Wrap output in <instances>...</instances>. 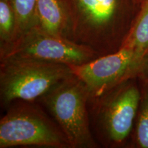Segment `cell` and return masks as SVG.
<instances>
[{"label":"cell","mask_w":148,"mask_h":148,"mask_svg":"<svg viewBox=\"0 0 148 148\" xmlns=\"http://www.w3.org/2000/svg\"><path fill=\"white\" fill-rule=\"evenodd\" d=\"M140 97L137 76L88 99L90 127L99 142L106 147H123L129 141Z\"/></svg>","instance_id":"obj_2"},{"label":"cell","mask_w":148,"mask_h":148,"mask_svg":"<svg viewBox=\"0 0 148 148\" xmlns=\"http://www.w3.org/2000/svg\"><path fill=\"white\" fill-rule=\"evenodd\" d=\"M99 57L89 47L42 30L38 25L16 38L0 53V60L21 58L68 64L86 63Z\"/></svg>","instance_id":"obj_6"},{"label":"cell","mask_w":148,"mask_h":148,"mask_svg":"<svg viewBox=\"0 0 148 148\" xmlns=\"http://www.w3.org/2000/svg\"><path fill=\"white\" fill-rule=\"evenodd\" d=\"M36 14L42 30L69 39V19L62 0H37Z\"/></svg>","instance_id":"obj_8"},{"label":"cell","mask_w":148,"mask_h":148,"mask_svg":"<svg viewBox=\"0 0 148 148\" xmlns=\"http://www.w3.org/2000/svg\"><path fill=\"white\" fill-rule=\"evenodd\" d=\"M140 62L130 48L99 56L81 64H70L72 73L86 84L90 96H96L132 77L137 76Z\"/></svg>","instance_id":"obj_7"},{"label":"cell","mask_w":148,"mask_h":148,"mask_svg":"<svg viewBox=\"0 0 148 148\" xmlns=\"http://www.w3.org/2000/svg\"><path fill=\"white\" fill-rule=\"evenodd\" d=\"M12 1L16 14V38L38 24L36 14L37 0Z\"/></svg>","instance_id":"obj_12"},{"label":"cell","mask_w":148,"mask_h":148,"mask_svg":"<svg viewBox=\"0 0 148 148\" xmlns=\"http://www.w3.org/2000/svg\"><path fill=\"white\" fill-rule=\"evenodd\" d=\"M69 19V38L101 56L119 51L140 4L135 0H62Z\"/></svg>","instance_id":"obj_1"},{"label":"cell","mask_w":148,"mask_h":148,"mask_svg":"<svg viewBox=\"0 0 148 148\" xmlns=\"http://www.w3.org/2000/svg\"><path fill=\"white\" fill-rule=\"evenodd\" d=\"M141 62L148 51V0H143L124 43Z\"/></svg>","instance_id":"obj_9"},{"label":"cell","mask_w":148,"mask_h":148,"mask_svg":"<svg viewBox=\"0 0 148 148\" xmlns=\"http://www.w3.org/2000/svg\"><path fill=\"white\" fill-rule=\"evenodd\" d=\"M0 60V98L4 108L14 101L39 99L73 74L69 65L58 62L21 58Z\"/></svg>","instance_id":"obj_4"},{"label":"cell","mask_w":148,"mask_h":148,"mask_svg":"<svg viewBox=\"0 0 148 148\" xmlns=\"http://www.w3.org/2000/svg\"><path fill=\"white\" fill-rule=\"evenodd\" d=\"M135 1H136V2L138 4L140 5V3H141L142 1H143V0H135Z\"/></svg>","instance_id":"obj_14"},{"label":"cell","mask_w":148,"mask_h":148,"mask_svg":"<svg viewBox=\"0 0 148 148\" xmlns=\"http://www.w3.org/2000/svg\"><path fill=\"white\" fill-rule=\"evenodd\" d=\"M138 79L140 97L131 140L135 147L148 148V80Z\"/></svg>","instance_id":"obj_10"},{"label":"cell","mask_w":148,"mask_h":148,"mask_svg":"<svg viewBox=\"0 0 148 148\" xmlns=\"http://www.w3.org/2000/svg\"><path fill=\"white\" fill-rule=\"evenodd\" d=\"M90 92L74 74L55 85L38 101L67 138L72 148H95L88 112Z\"/></svg>","instance_id":"obj_3"},{"label":"cell","mask_w":148,"mask_h":148,"mask_svg":"<svg viewBox=\"0 0 148 148\" xmlns=\"http://www.w3.org/2000/svg\"><path fill=\"white\" fill-rule=\"evenodd\" d=\"M16 36L15 11L12 0H0V53L10 47Z\"/></svg>","instance_id":"obj_11"},{"label":"cell","mask_w":148,"mask_h":148,"mask_svg":"<svg viewBox=\"0 0 148 148\" xmlns=\"http://www.w3.org/2000/svg\"><path fill=\"white\" fill-rule=\"evenodd\" d=\"M137 77L148 80V51L142 59L139 69H138Z\"/></svg>","instance_id":"obj_13"},{"label":"cell","mask_w":148,"mask_h":148,"mask_svg":"<svg viewBox=\"0 0 148 148\" xmlns=\"http://www.w3.org/2000/svg\"><path fill=\"white\" fill-rule=\"evenodd\" d=\"M0 121V148L16 146L68 148L67 138L40 108L17 100L7 107Z\"/></svg>","instance_id":"obj_5"}]
</instances>
